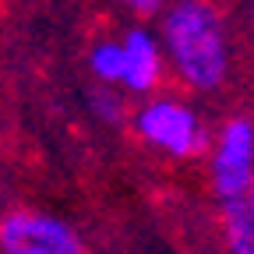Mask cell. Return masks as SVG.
I'll use <instances>...</instances> for the list:
<instances>
[{
	"label": "cell",
	"mask_w": 254,
	"mask_h": 254,
	"mask_svg": "<svg viewBox=\"0 0 254 254\" xmlns=\"http://www.w3.org/2000/svg\"><path fill=\"white\" fill-rule=\"evenodd\" d=\"M88 71L99 85H120L124 81V43L99 39L88 50Z\"/></svg>",
	"instance_id": "cell-7"
},
{
	"label": "cell",
	"mask_w": 254,
	"mask_h": 254,
	"mask_svg": "<svg viewBox=\"0 0 254 254\" xmlns=\"http://www.w3.org/2000/svg\"><path fill=\"white\" fill-rule=\"evenodd\" d=\"M159 39L187 92H219L230 78V32L208 0H177L163 11Z\"/></svg>",
	"instance_id": "cell-1"
},
{
	"label": "cell",
	"mask_w": 254,
	"mask_h": 254,
	"mask_svg": "<svg viewBox=\"0 0 254 254\" xmlns=\"http://www.w3.org/2000/svg\"><path fill=\"white\" fill-rule=\"evenodd\" d=\"M120 4L138 14V18H152V14H163L166 11V0H120Z\"/></svg>",
	"instance_id": "cell-9"
},
{
	"label": "cell",
	"mask_w": 254,
	"mask_h": 254,
	"mask_svg": "<svg viewBox=\"0 0 254 254\" xmlns=\"http://www.w3.org/2000/svg\"><path fill=\"white\" fill-rule=\"evenodd\" d=\"M120 43H124V81H120V88L127 95H134V99L155 95V88L163 85L166 67H170L163 39H155L148 28L134 25Z\"/></svg>",
	"instance_id": "cell-5"
},
{
	"label": "cell",
	"mask_w": 254,
	"mask_h": 254,
	"mask_svg": "<svg viewBox=\"0 0 254 254\" xmlns=\"http://www.w3.org/2000/svg\"><path fill=\"white\" fill-rule=\"evenodd\" d=\"M131 131L145 148L166 155V159H180V163L208 155V148H212L208 124L180 95H159V92L145 95L131 110Z\"/></svg>",
	"instance_id": "cell-2"
},
{
	"label": "cell",
	"mask_w": 254,
	"mask_h": 254,
	"mask_svg": "<svg viewBox=\"0 0 254 254\" xmlns=\"http://www.w3.org/2000/svg\"><path fill=\"white\" fill-rule=\"evenodd\" d=\"M208 184L215 201L240 198L254 187V117H230L208 148Z\"/></svg>",
	"instance_id": "cell-4"
},
{
	"label": "cell",
	"mask_w": 254,
	"mask_h": 254,
	"mask_svg": "<svg viewBox=\"0 0 254 254\" xmlns=\"http://www.w3.org/2000/svg\"><path fill=\"white\" fill-rule=\"evenodd\" d=\"M0 254H85V237L57 212L7 208L0 215Z\"/></svg>",
	"instance_id": "cell-3"
},
{
	"label": "cell",
	"mask_w": 254,
	"mask_h": 254,
	"mask_svg": "<svg viewBox=\"0 0 254 254\" xmlns=\"http://www.w3.org/2000/svg\"><path fill=\"white\" fill-rule=\"evenodd\" d=\"M251 25H254V0H251Z\"/></svg>",
	"instance_id": "cell-10"
},
{
	"label": "cell",
	"mask_w": 254,
	"mask_h": 254,
	"mask_svg": "<svg viewBox=\"0 0 254 254\" xmlns=\"http://www.w3.org/2000/svg\"><path fill=\"white\" fill-rule=\"evenodd\" d=\"M88 110L99 124H131V110H127V99H124V88L120 85H95L88 92Z\"/></svg>",
	"instance_id": "cell-8"
},
{
	"label": "cell",
	"mask_w": 254,
	"mask_h": 254,
	"mask_svg": "<svg viewBox=\"0 0 254 254\" xmlns=\"http://www.w3.org/2000/svg\"><path fill=\"white\" fill-rule=\"evenodd\" d=\"M219 230L226 254H254V187L240 198L219 201Z\"/></svg>",
	"instance_id": "cell-6"
}]
</instances>
